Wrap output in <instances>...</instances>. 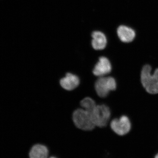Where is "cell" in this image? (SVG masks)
<instances>
[{"mask_svg":"<svg viewBox=\"0 0 158 158\" xmlns=\"http://www.w3.org/2000/svg\"><path fill=\"white\" fill-rule=\"evenodd\" d=\"M72 120L75 126L82 131H90L96 127L90 113L81 108L74 110L72 114Z\"/></svg>","mask_w":158,"mask_h":158,"instance_id":"1","label":"cell"},{"mask_svg":"<svg viewBox=\"0 0 158 158\" xmlns=\"http://www.w3.org/2000/svg\"><path fill=\"white\" fill-rule=\"evenodd\" d=\"M141 84L148 93H158V68L152 73L151 66L144 65L141 70Z\"/></svg>","mask_w":158,"mask_h":158,"instance_id":"2","label":"cell"},{"mask_svg":"<svg viewBox=\"0 0 158 158\" xmlns=\"http://www.w3.org/2000/svg\"><path fill=\"white\" fill-rule=\"evenodd\" d=\"M94 88L97 94L101 98H104L110 91L116 90V81L113 77H99L94 83Z\"/></svg>","mask_w":158,"mask_h":158,"instance_id":"3","label":"cell"},{"mask_svg":"<svg viewBox=\"0 0 158 158\" xmlns=\"http://www.w3.org/2000/svg\"><path fill=\"white\" fill-rule=\"evenodd\" d=\"M90 114L95 127L103 128L107 125L111 116V111L106 105H97Z\"/></svg>","mask_w":158,"mask_h":158,"instance_id":"4","label":"cell"},{"mask_svg":"<svg viewBox=\"0 0 158 158\" xmlns=\"http://www.w3.org/2000/svg\"><path fill=\"white\" fill-rule=\"evenodd\" d=\"M110 127L118 135H125L131 130V122L127 116H123L120 118L113 119L110 123Z\"/></svg>","mask_w":158,"mask_h":158,"instance_id":"5","label":"cell"},{"mask_svg":"<svg viewBox=\"0 0 158 158\" xmlns=\"http://www.w3.org/2000/svg\"><path fill=\"white\" fill-rule=\"evenodd\" d=\"M60 87L66 91H71L75 90L81 83V80L77 75L68 72L65 74V76L59 80Z\"/></svg>","mask_w":158,"mask_h":158,"instance_id":"6","label":"cell"},{"mask_svg":"<svg viewBox=\"0 0 158 158\" xmlns=\"http://www.w3.org/2000/svg\"><path fill=\"white\" fill-rule=\"evenodd\" d=\"M112 65L110 60L107 57L101 56L92 69L93 75L97 77L105 76L111 72Z\"/></svg>","mask_w":158,"mask_h":158,"instance_id":"7","label":"cell"},{"mask_svg":"<svg viewBox=\"0 0 158 158\" xmlns=\"http://www.w3.org/2000/svg\"><path fill=\"white\" fill-rule=\"evenodd\" d=\"M116 34L121 42L128 44L133 42L136 37L135 31L126 25H120L116 29Z\"/></svg>","mask_w":158,"mask_h":158,"instance_id":"8","label":"cell"},{"mask_svg":"<svg viewBox=\"0 0 158 158\" xmlns=\"http://www.w3.org/2000/svg\"><path fill=\"white\" fill-rule=\"evenodd\" d=\"M91 44L92 48L95 51L105 49L108 44V38L104 32L100 31H94L91 34Z\"/></svg>","mask_w":158,"mask_h":158,"instance_id":"9","label":"cell"},{"mask_svg":"<svg viewBox=\"0 0 158 158\" xmlns=\"http://www.w3.org/2000/svg\"><path fill=\"white\" fill-rule=\"evenodd\" d=\"M48 150L45 145L36 144L31 148L30 152V158H48Z\"/></svg>","mask_w":158,"mask_h":158,"instance_id":"10","label":"cell"},{"mask_svg":"<svg viewBox=\"0 0 158 158\" xmlns=\"http://www.w3.org/2000/svg\"><path fill=\"white\" fill-rule=\"evenodd\" d=\"M81 108L89 113H91L96 106V103L94 100L90 97H85L82 98L80 102Z\"/></svg>","mask_w":158,"mask_h":158,"instance_id":"11","label":"cell"},{"mask_svg":"<svg viewBox=\"0 0 158 158\" xmlns=\"http://www.w3.org/2000/svg\"><path fill=\"white\" fill-rule=\"evenodd\" d=\"M154 158H158V153L157 154H156V155L155 156Z\"/></svg>","mask_w":158,"mask_h":158,"instance_id":"12","label":"cell"},{"mask_svg":"<svg viewBox=\"0 0 158 158\" xmlns=\"http://www.w3.org/2000/svg\"><path fill=\"white\" fill-rule=\"evenodd\" d=\"M48 158H57L55 157L52 156V157H50Z\"/></svg>","mask_w":158,"mask_h":158,"instance_id":"13","label":"cell"}]
</instances>
